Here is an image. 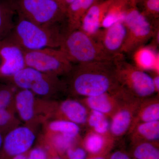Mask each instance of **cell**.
Instances as JSON below:
<instances>
[{"mask_svg": "<svg viewBox=\"0 0 159 159\" xmlns=\"http://www.w3.org/2000/svg\"><path fill=\"white\" fill-rule=\"evenodd\" d=\"M65 29L61 26L40 25L18 15L13 29L7 37L13 41L24 51L46 48H58Z\"/></svg>", "mask_w": 159, "mask_h": 159, "instance_id": "cell-2", "label": "cell"}, {"mask_svg": "<svg viewBox=\"0 0 159 159\" xmlns=\"http://www.w3.org/2000/svg\"><path fill=\"white\" fill-rule=\"evenodd\" d=\"M35 139V135L30 128L26 126L15 128L3 140V151L9 156L24 154L31 148Z\"/></svg>", "mask_w": 159, "mask_h": 159, "instance_id": "cell-10", "label": "cell"}, {"mask_svg": "<svg viewBox=\"0 0 159 159\" xmlns=\"http://www.w3.org/2000/svg\"><path fill=\"white\" fill-rule=\"evenodd\" d=\"M26 67L24 51L8 37L0 42V77L9 78Z\"/></svg>", "mask_w": 159, "mask_h": 159, "instance_id": "cell-9", "label": "cell"}, {"mask_svg": "<svg viewBox=\"0 0 159 159\" xmlns=\"http://www.w3.org/2000/svg\"><path fill=\"white\" fill-rule=\"evenodd\" d=\"M126 30L123 22H119L105 29H101L95 39L102 48L113 57L121 53L125 41Z\"/></svg>", "mask_w": 159, "mask_h": 159, "instance_id": "cell-11", "label": "cell"}, {"mask_svg": "<svg viewBox=\"0 0 159 159\" xmlns=\"http://www.w3.org/2000/svg\"><path fill=\"white\" fill-rule=\"evenodd\" d=\"M27 157L24 154L19 155L13 157L12 159H26Z\"/></svg>", "mask_w": 159, "mask_h": 159, "instance_id": "cell-36", "label": "cell"}, {"mask_svg": "<svg viewBox=\"0 0 159 159\" xmlns=\"http://www.w3.org/2000/svg\"><path fill=\"white\" fill-rule=\"evenodd\" d=\"M69 89L85 97H94L118 90V81L113 61L77 64L70 73Z\"/></svg>", "mask_w": 159, "mask_h": 159, "instance_id": "cell-1", "label": "cell"}, {"mask_svg": "<svg viewBox=\"0 0 159 159\" xmlns=\"http://www.w3.org/2000/svg\"><path fill=\"white\" fill-rule=\"evenodd\" d=\"M72 64L113 61L98 41L80 29L65 32L58 48Z\"/></svg>", "mask_w": 159, "mask_h": 159, "instance_id": "cell-3", "label": "cell"}, {"mask_svg": "<svg viewBox=\"0 0 159 159\" xmlns=\"http://www.w3.org/2000/svg\"><path fill=\"white\" fill-rule=\"evenodd\" d=\"M97 0H74L66 11V32L80 29L82 20L93 4Z\"/></svg>", "mask_w": 159, "mask_h": 159, "instance_id": "cell-13", "label": "cell"}, {"mask_svg": "<svg viewBox=\"0 0 159 159\" xmlns=\"http://www.w3.org/2000/svg\"><path fill=\"white\" fill-rule=\"evenodd\" d=\"M55 1L59 4L61 8L66 12L68 6L74 0H55Z\"/></svg>", "mask_w": 159, "mask_h": 159, "instance_id": "cell-33", "label": "cell"}, {"mask_svg": "<svg viewBox=\"0 0 159 159\" xmlns=\"http://www.w3.org/2000/svg\"><path fill=\"white\" fill-rule=\"evenodd\" d=\"M112 146V141L106 135L91 132L84 140L83 147L90 156H107Z\"/></svg>", "mask_w": 159, "mask_h": 159, "instance_id": "cell-15", "label": "cell"}, {"mask_svg": "<svg viewBox=\"0 0 159 159\" xmlns=\"http://www.w3.org/2000/svg\"><path fill=\"white\" fill-rule=\"evenodd\" d=\"M18 14L40 25L61 26L66 12L55 0H15Z\"/></svg>", "mask_w": 159, "mask_h": 159, "instance_id": "cell-6", "label": "cell"}, {"mask_svg": "<svg viewBox=\"0 0 159 159\" xmlns=\"http://www.w3.org/2000/svg\"><path fill=\"white\" fill-rule=\"evenodd\" d=\"M16 86L31 91L34 95L50 96L65 88L66 84L57 76L49 75L25 67L9 78Z\"/></svg>", "mask_w": 159, "mask_h": 159, "instance_id": "cell-8", "label": "cell"}, {"mask_svg": "<svg viewBox=\"0 0 159 159\" xmlns=\"http://www.w3.org/2000/svg\"><path fill=\"white\" fill-rule=\"evenodd\" d=\"M121 89L111 93L86 97V105L91 110L100 112L107 116L110 115L115 112V109L117 108L116 100L114 99Z\"/></svg>", "mask_w": 159, "mask_h": 159, "instance_id": "cell-19", "label": "cell"}, {"mask_svg": "<svg viewBox=\"0 0 159 159\" xmlns=\"http://www.w3.org/2000/svg\"><path fill=\"white\" fill-rule=\"evenodd\" d=\"M136 7L149 20L159 21V0H137Z\"/></svg>", "mask_w": 159, "mask_h": 159, "instance_id": "cell-27", "label": "cell"}, {"mask_svg": "<svg viewBox=\"0 0 159 159\" xmlns=\"http://www.w3.org/2000/svg\"><path fill=\"white\" fill-rule=\"evenodd\" d=\"M48 129L53 133L61 134L76 139L80 132L79 125L68 120H54L49 123Z\"/></svg>", "mask_w": 159, "mask_h": 159, "instance_id": "cell-24", "label": "cell"}, {"mask_svg": "<svg viewBox=\"0 0 159 159\" xmlns=\"http://www.w3.org/2000/svg\"><path fill=\"white\" fill-rule=\"evenodd\" d=\"M130 4L127 0H113L102 20L101 29L108 28L124 21Z\"/></svg>", "mask_w": 159, "mask_h": 159, "instance_id": "cell-22", "label": "cell"}, {"mask_svg": "<svg viewBox=\"0 0 159 159\" xmlns=\"http://www.w3.org/2000/svg\"><path fill=\"white\" fill-rule=\"evenodd\" d=\"M107 159H131L130 157L122 151L118 150L114 152L109 156Z\"/></svg>", "mask_w": 159, "mask_h": 159, "instance_id": "cell-32", "label": "cell"}, {"mask_svg": "<svg viewBox=\"0 0 159 159\" xmlns=\"http://www.w3.org/2000/svg\"><path fill=\"white\" fill-rule=\"evenodd\" d=\"M3 142V139L2 138V134H1V132H0V148H1Z\"/></svg>", "mask_w": 159, "mask_h": 159, "instance_id": "cell-38", "label": "cell"}, {"mask_svg": "<svg viewBox=\"0 0 159 159\" xmlns=\"http://www.w3.org/2000/svg\"><path fill=\"white\" fill-rule=\"evenodd\" d=\"M133 108L123 106L117 110L113 115L110 123V129L113 136L119 137L124 134L129 129L133 119Z\"/></svg>", "mask_w": 159, "mask_h": 159, "instance_id": "cell-16", "label": "cell"}, {"mask_svg": "<svg viewBox=\"0 0 159 159\" xmlns=\"http://www.w3.org/2000/svg\"><path fill=\"white\" fill-rule=\"evenodd\" d=\"M26 159H48V154L43 148H34L30 152Z\"/></svg>", "mask_w": 159, "mask_h": 159, "instance_id": "cell-31", "label": "cell"}, {"mask_svg": "<svg viewBox=\"0 0 159 159\" xmlns=\"http://www.w3.org/2000/svg\"><path fill=\"white\" fill-rule=\"evenodd\" d=\"M66 154L67 159H86L88 157V153L83 147H72Z\"/></svg>", "mask_w": 159, "mask_h": 159, "instance_id": "cell-30", "label": "cell"}, {"mask_svg": "<svg viewBox=\"0 0 159 159\" xmlns=\"http://www.w3.org/2000/svg\"><path fill=\"white\" fill-rule=\"evenodd\" d=\"M156 50L145 45L136 49L131 54L134 65L142 70L159 73V55Z\"/></svg>", "mask_w": 159, "mask_h": 159, "instance_id": "cell-14", "label": "cell"}, {"mask_svg": "<svg viewBox=\"0 0 159 159\" xmlns=\"http://www.w3.org/2000/svg\"><path fill=\"white\" fill-rule=\"evenodd\" d=\"M16 12L14 0H0V42L10 34Z\"/></svg>", "mask_w": 159, "mask_h": 159, "instance_id": "cell-20", "label": "cell"}, {"mask_svg": "<svg viewBox=\"0 0 159 159\" xmlns=\"http://www.w3.org/2000/svg\"><path fill=\"white\" fill-rule=\"evenodd\" d=\"M154 75L152 77L154 86L156 92L158 93L159 91V73H154Z\"/></svg>", "mask_w": 159, "mask_h": 159, "instance_id": "cell-34", "label": "cell"}, {"mask_svg": "<svg viewBox=\"0 0 159 159\" xmlns=\"http://www.w3.org/2000/svg\"><path fill=\"white\" fill-rule=\"evenodd\" d=\"M107 116L106 115L100 112L91 110L89 114L87 122L94 132L105 135L110 129V122Z\"/></svg>", "mask_w": 159, "mask_h": 159, "instance_id": "cell-26", "label": "cell"}, {"mask_svg": "<svg viewBox=\"0 0 159 159\" xmlns=\"http://www.w3.org/2000/svg\"><path fill=\"white\" fill-rule=\"evenodd\" d=\"M113 0H97L84 15L80 29L96 38L101 29V24Z\"/></svg>", "mask_w": 159, "mask_h": 159, "instance_id": "cell-12", "label": "cell"}, {"mask_svg": "<svg viewBox=\"0 0 159 159\" xmlns=\"http://www.w3.org/2000/svg\"><path fill=\"white\" fill-rule=\"evenodd\" d=\"M60 110L66 120L79 125L87 123L88 111L85 106L74 99H67L60 105Z\"/></svg>", "mask_w": 159, "mask_h": 159, "instance_id": "cell-18", "label": "cell"}, {"mask_svg": "<svg viewBox=\"0 0 159 159\" xmlns=\"http://www.w3.org/2000/svg\"><path fill=\"white\" fill-rule=\"evenodd\" d=\"M113 62L118 81L122 88L129 93L139 98H145L156 93L152 77L128 62L124 54L116 56Z\"/></svg>", "mask_w": 159, "mask_h": 159, "instance_id": "cell-5", "label": "cell"}, {"mask_svg": "<svg viewBox=\"0 0 159 159\" xmlns=\"http://www.w3.org/2000/svg\"><path fill=\"white\" fill-rule=\"evenodd\" d=\"M51 159H62L60 157L58 156L54 157H53L51 158Z\"/></svg>", "mask_w": 159, "mask_h": 159, "instance_id": "cell-39", "label": "cell"}, {"mask_svg": "<svg viewBox=\"0 0 159 159\" xmlns=\"http://www.w3.org/2000/svg\"><path fill=\"white\" fill-rule=\"evenodd\" d=\"M126 33L122 54H132L145 46L159 30V21H153L141 13L137 7L130 6L123 21Z\"/></svg>", "mask_w": 159, "mask_h": 159, "instance_id": "cell-4", "label": "cell"}, {"mask_svg": "<svg viewBox=\"0 0 159 159\" xmlns=\"http://www.w3.org/2000/svg\"><path fill=\"white\" fill-rule=\"evenodd\" d=\"M13 99V88L11 86H0V129H6L11 123Z\"/></svg>", "mask_w": 159, "mask_h": 159, "instance_id": "cell-21", "label": "cell"}, {"mask_svg": "<svg viewBox=\"0 0 159 159\" xmlns=\"http://www.w3.org/2000/svg\"><path fill=\"white\" fill-rule=\"evenodd\" d=\"M108 157L107 156H89L86 159H107Z\"/></svg>", "mask_w": 159, "mask_h": 159, "instance_id": "cell-35", "label": "cell"}, {"mask_svg": "<svg viewBox=\"0 0 159 159\" xmlns=\"http://www.w3.org/2000/svg\"><path fill=\"white\" fill-rule=\"evenodd\" d=\"M136 133L141 141L156 142L159 139V121L140 122Z\"/></svg>", "mask_w": 159, "mask_h": 159, "instance_id": "cell-25", "label": "cell"}, {"mask_svg": "<svg viewBox=\"0 0 159 159\" xmlns=\"http://www.w3.org/2000/svg\"><path fill=\"white\" fill-rule=\"evenodd\" d=\"M141 122L159 121V103L154 100L143 105L140 109L138 116Z\"/></svg>", "mask_w": 159, "mask_h": 159, "instance_id": "cell-28", "label": "cell"}, {"mask_svg": "<svg viewBox=\"0 0 159 159\" xmlns=\"http://www.w3.org/2000/svg\"><path fill=\"white\" fill-rule=\"evenodd\" d=\"M132 155L134 159H159L158 145L155 142H137L133 149Z\"/></svg>", "mask_w": 159, "mask_h": 159, "instance_id": "cell-23", "label": "cell"}, {"mask_svg": "<svg viewBox=\"0 0 159 159\" xmlns=\"http://www.w3.org/2000/svg\"><path fill=\"white\" fill-rule=\"evenodd\" d=\"M76 139L61 134L54 133L51 137V145L58 153H66L74 147Z\"/></svg>", "mask_w": 159, "mask_h": 159, "instance_id": "cell-29", "label": "cell"}, {"mask_svg": "<svg viewBox=\"0 0 159 159\" xmlns=\"http://www.w3.org/2000/svg\"><path fill=\"white\" fill-rule=\"evenodd\" d=\"M20 89L15 96L16 107L21 119L30 122L35 115V95L29 90Z\"/></svg>", "mask_w": 159, "mask_h": 159, "instance_id": "cell-17", "label": "cell"}, {"mask_svg": "<svg viewBox=\"0 0 159 159\" xmlns=\"http://www.w3.org/2000/svg\"><path fill=\"white\" fill-rule=\"evenodd\" d=\"M26 67L42 73L58 77L67 75L73 66L59 48H46L24 51Z\"/></svg>", "mask_w": 159, "mask_h": 159, "instance_id": "cell-7", "label": "cell"}, {"mask_svg": "<svg viewBox=\"0 0 159 159\" xmlns=\"http://www.w3.org/2000/svg\"><path fill=\"white\" fill-rule=\"evenodd\" d=\"M131 6L136 7L137 0H127Z\"/></svg>", "mask_w": 159, "mask_h": 159, "instance_id": "cell-37", "label": "cell"}]
</instances>
